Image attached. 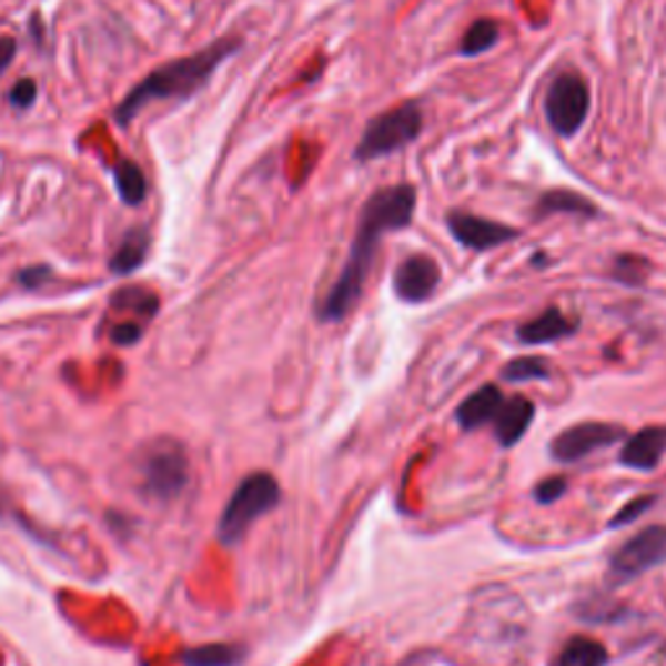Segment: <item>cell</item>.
Here are the masks:
<instances>
[{
  "mask_svg": "<svg viewBox=\"0 0 666 666\" xmlns=\"http://www.w3.org/2000/svg\"><path fill=\"white\" fill-rule=\"evenodd\" d=\"M416 211V191L408 183L381 188L365 201L360 214L357 234L352 240L350 259H346L342 274H339L336 284L331 286V292L325 294L321 307H317V317L323 323H339L357 307V302L365 292L370 269H373L377 242L385 232L406 230L412 224Z\"/></svg>",
  "mask_w": 666,
  "mask_h": 666,
  "instance_id": "6da1fadb",
  "label": "cell"
},
{
  "mask_svg": "<svg viewBox=\"0 0 666 666\" xmlns=\"http://www.w3.org/2000/svg\"><path fill=\"white\" fill-rule=\"evenodd\" d=\"M238 50L240 40H219L211 44L209 50H201L191 58L172 60V63L157 68L154 73H149L147 79L118 104V123L128 125L154 100H185V97L195 94L199 89L206 87L211 75L216 73V68Z\"/></svg>",
  "mask_w": 666,
  "mask_h": 666,
  "instance_id": "7a4b0ae2",
  "label": "cell"
},
{
  "mask_svg": "<svg viewBox=\"0 0 666 666\" xmlns=\"http://www.w3.org/2000/svg\"><path fill=\"white\" fill-rule=\"evenodd\" d=\"M279 500H282V487H279L274 474H248L245 480L238 484V490L232 492L230 503L224 505V513L216 526L219 539H222L226 547L238 544L242 536L250 532V526H253L255 521L276 508Z\"/></svg>",
  "mask_w": 666,
  "mask_h": 666,
  "instance_id": "3957f363",
  "label": "cell"
},
{
  "mask_svg": "<svg viewBox=\"0 0 666 666\" xmlns=\"http://www.w3.org/2000/svg\"><path fill=\"white\" fill-rule=\"evenodd\" d=\"M422 128H425V118H422L420 104H398V108L370 120L357 149H354V159L357 162H373V159L396 154V151L420 139Z\"/></svg>",
  "mask_w": 666,
  "mask_h": 666,
  "instance_id": "277c9868",
  "label": "cell"
},
{
  "mask_svg": "<svg viewBox=\"0 0 666 666\" xmlns=\"http://www.w3.org/2000/svg\"><path fill=\"white\" fill-rule=\"evenodd\" d=\"M141 480L149 497L170 503L188 487V456L175 441L151 443L141 458Z\"/></svg>",
  "mask_w": 666,
  "mask_h": 666,
  "instance_id": "5b68a950",
  "label": "cell"
},
{
  "mask_svg": "<svg viewBox=\"0 0 666 666\" xmlns=\"http://www.w3.org/2000/svg\"><path fill=\"white\" fill-rule=\"evenodd\" d=\"M588 110H592V92H588L583 75L567 71L552 79L547 100H544V112H547L552 131L563 139H571L586 123Z\"/></svg>",
  "mask_w": 666,
  "mask_h": 666,
  "instance_id": "8992f818",
  "label": "cell"
},
{
  "mask_svg": "<svg viewBox=\"0 0 666 666\" xmlns=\"http://www.w3.org/2000/svg\"><path fill=\"white\" fill-rule=\"evenodd\" d=\"M666 563V526H648L609 557V578L625 583Z\"/></svg>",
  "mask_w": 666,
  "mask_h": 666,
  "instance_id": "52a82bcc",
  "label": "cell"
},
{
  "mask_svg": "<svg viewBox=\"0 0 666 666\" xmlns=\"http://www.w3.org/2000/svg\"><path fill=\"white\" fill-rule=\"evenodd\" d=\"M623 437L625 430L619 425H609V422H581V425L563 430L549 443V453L559 464H575V461L592 456L594 451L619 443Z\"/></svg>",
  "mask_w": 666,
  "mask_h": 666,
  "instance_id": "ba28073f",
  "label": "cell"
},
{
  "mask_svg": "<svg viewBox=\"0 0 666 666\" xmlns=\"http://www.w3.org/2000/svg\"><path fill=\"white\" fill-rule=\"evenodd\" d=\"M445 224H448V232L453 234V240H456L458 245L476 250V253L505 245V242H513L521 234L516 226L466 214V211H451L448 219H445Z\"/></svg>",
  "mask_w": 666,
  "mask_h": 666,
  "instance_id": "9c48e42d",
  "label": "cell"
},
{
  "mask_svg": "<svg viewBox=\"0 0 666 666\" xmlns=\"http://www.w3.org/2000/svg\"><path fill=\"white\" fill-rule=\"evenodd\" d=\"M441 266H437L435 259L430 255H408L393 271V292H396L398 300L408 302V305H420L433 297L441 286Z\"/></svg>",
  "mask_w": 666,
  "mask_h": 666,
  "instance_id": "30bf717a",
  "label": "cell"
},
{
  "mask_svg": "<svg viewBox=\"0 0 666 666\" xmlns=\"http://www.w3.org/2000/svg\"><path fill=\"white\" fill-rule=\"evenodd\" d=\"M666 456V427H643L630 435L619 451V464L635 472H654Z\"/></svg>",
  "mask_w": 666,
  "mask_h": 666,
  "instance_id": "8fae6325",
  "label": "cell"
},
{
  "mask_svg": "<svg viewBox=\"0 0 666 666\" xmlns=\"http://www.w3.org/2000/svg\"><path fill=\"white\" fill-rule=\"evenodd\" d=\"M536 414V406L532 398L526 396H511L503 401V406L495 414V437L503 448H513L521 437L528 433Z\"/></svg>",
  "mask_w": 666,
  "mask_h": 666,
  "instance_id": "7c38bea8",
  "label": "cell"
},
{
  "mask_svg": "<svg viewBox=\"0 0 666 666\" xmlns=\"http://www.w3.org/2000/svg\"><path fill=\"white\" fill-rule=\"evenodd\" d=\"M575 329H578V323L571 321V317H567L563 313V310H559V307H547L542 315H536L528 323L518 325L516 336H518L521 344L539 346V344L563 342V339L573 336Z\"/></svg>",
  "mask_w": 666,
  "mask_h": 666,
  "instance_id": "4fadbf2b",
  "label": "cell"
},
{
  "mask_svg": "<svg viewBox=\"0 0 666 666\" xmlns=\"http://www.w3.org/2000/svg\"><path fill=\"white\" fill-rule=\"evenodd\" d=\"M503 391L497 389V385H482V389H476L472 396H466L461 401V406L456 408V420L458 425L468 430V433H474V430H480L487 425V422L495 420L497 408L503 406Z\"/></svg>",
  "mask_w": 666,
  "mask_h": 666,
  "instance_id": "5bb4252c",
  "label": "cell"
},
{
  "mask_svg": "<svg viewBox=\"0 0 666 666\" xmlns=\"http://www.w3.org/2000/svg\"><path fill=\"white\" fill-rule=\"evenodd\" d=\"M147 253H149V232L141 230V226H135V230L128 232L123 242H120L118 253L112 255L110 261L112 274L118 276L133 274V271L147 261Z\"/></svg>",
  "mask_w": 666,
  "mask_h": 666,
  "instance_id": "9a60e30c",
  "label": "cell"
},
{
  "mask_svg": "<svg viewBox=\"0 0 666 666\" xmlns=\"http://www.w3.org/2000/svg\"><path fill=\"white\" fill-rule=\"evenodd\" d=\"M547 214H575V216H596L599 209L596 203L588 199H583L581 193L573 191H547L536 203V216H547Z\"/></svg>",
  "mask_w": 666,
  "mask_h": 666,
  "instance_id": "2e32d148",
  "label": "cell"
},
{
  "mask_svg": "<svg viewBox=\"0 0 666 666\" xmlns=\"http://www.w3.org/2000/svg\"><path fill=\"white\" fill-rule=\"evenodd\" d=\"M609 650L599 640L586 638V635H575L559 650L557 666H607Z\"/></svg>",
  "mask_w": 666,
  "mask_h": 666,
  "instance_id": "e0dca14e",
  "label": "cell"
},
{
  "mask_svg": "<svg viewBox=\"0 0 666 666\" xmlns=\"http://www.w3.org/2000/svg\"><path fill=\"white\" fill-rule=\"evenodd\" d=\"M242 650L240 646H232V643H209V646H199V648H188L183 654V664L185 666H238L242 662Z\"/></svg>",
  "mask_w": 666,
  "mask_h": 666,
  "instance_id": "ac0fdd59",
  "label": "cell"
},
{
  "mask_svg": "<svg viewBox=\"0 0 666 666\" xmlns=\"http://www.w3.org/2000/svg\"><path fill=\"white\" fill-rule=\"evenodd\" d=\"M500 42V24L495 19H476L461 40V56L476 58Z\"/></svg>",
  "mask_w": 666,
  "mask_h": 666,
  "instance_id": "d6986e66",
  "label": "cell"
},
{
  "mask_svg": "<svg viewBox=\"0 0 666 666\" xmlns=\"http://www.w3.org/2000/svg\"><path fill=\"white\" fill-rule=\"evenodd\" d=\"M115 185L120 201L128 203V206H141L143 199H147V178H143L139 167L128 162V159L115 167Z\"/></svg>",
  "mask_w": 666,
  "mask_h": 666,
  "instance_id": "ffe728a7",
  "label": "cell"
},
{
  "mask_svg": "<svg viewBox=\"0 0 666 666\" xmlns=\"http://www.w3.org/2000/svg\"><path fill=\"white\" fill-rule=\"evenodd\" d=\"M112 307L131 310V313L147 317L149 321V317L157 313L159 300L154 292L143 290V286H125V290H118L115 294H112Z\"/></svg>",
  "mask_w": 666,
  "mask_h": 666,
  "instance_id": "44dd1931",
  "label": "cell"
},
{
  "mask_svg": "<svg viewBox=\"0 0 666 666\" xmlns=\"http://www.w3.org/2000/svg\"><path fill=\"white\" fill-rule=\"evenodd\" d=\"M503 377L508 383H528V381H547L549 365L542 357H518L511 360L503 367Z\"/></svg>",
  "mask_w": 666,
  "mask_h": 666,
  "instance_id": "7402d4cb",
  "label": "cell"
},
{
  "mask_svg": "<svg viewBox=\"0 0 666 666\" xmlns=\"http://www.w3.org/2000/svg\"><path fill=\"white\" fill-rule=\"evenodd\" d=\"M650 274V263L640 255H617L615 266H612V276L625 286H643Z\"/></svg>",
  "mask_w": 666,
  "mask_h": 666,
  "instance_id": "603a6c76",
  "label": "cell"
},
{
  "mask_svg": "<svg viewBox=\"0 0 666 666\" xmlns=\"http://www.w3.org/2000/svg\"><path fill=\"white\" fill-rule=\"evenodd\" d=\"M654 503H656V495H640V497L630 500V503L623 505V508H619L617 516L609 521V528H623V526H627V524H633V521H635V518H640L643 513H646Z\"/></svg>",
  "mask_w": 666,
  "mask_h": 666,
  "instance_id": "cb8c5ba5",
  "label": "cell"
},
{
  "mask_svg": "<svg viewBox=\"0 0 666 666\" xmlns=\"http://www.w3.org/2000/svg\"><path fill=\"white\" fill-rule=\"evenodd\" d=\"M565 492H567L565 476H547V480H542L534 487V497L539 505H552V503H557Z\"/></svg>",
  "mask_w": 666,
  "mask_h": 666,
  "instance_id": "d4e9b609",
  "label": "cell"
},
{
  "mask_svg": "<svg viewBox=\"0 0 666 666\" xmlns=\"http://www.w3.org/2000/svg\"><path fill=\"white\" fill-rule=\"evenodd\" d=\"M11 104L13 108H19V110H29L34 104V100H37V83L32 81V79H24V81H19L17 87L11 89Z\"/></svg>",
  "mask_w": 666,
  "mask_h": 666,
  "instance_id": "484cf974",
  "label": "cell"
},
{
  "mask_svg": "<svg viewBox=\"0 0 666 666\" xmlns=\"http://www.w3.org/2000/svg\"><path fill=\"white\" fill-rule=\"evenodd\" d=\"M141 323H118L115 329L110 331V342L115 346H133L141 339Z\"/></svg>",
  "mask_w": 666,
  "mask_h": 666,
  "instance_id": "4316f807",
  "label": "cell"
},
{
  "mask_svg": "<svg viewBox=\"0 0 666 666\" xmlns=\"http://www.w3.org/2000/svg\"><path fill=\"white\" fill-rule=\"evenodd\" d=\"M44 279H50L48 266H29L19 271V284L24 286V290H37V286L44 284Z\"/></svg>",
  "mask_w": 666,
  "mask_h": 666,
  "instance_id": "83f0119b",
  "label": "cell"
},
{
  "mask_svg": "<svg viewBox=\"0 0 666 666\" xmlns=\"http://www.w3.org/2000/svg\"><path fill=\"white\" fill-rule=\"evenodd\" d=\"M13 56H17V42L9 40V37H6V40H0V75H3L6 68L11 65Z\"/></svg>",
  "mask_w": 666,
  "mask_h": 666,
  "instance_id": "f1b7e54d",
  "label": "cell"
},
{
  "mask_svg": "<svg viewBox=\"0 0 666 666\" xmlns=\"http://www.w3.org/2000/svg\"><path fill=\"white\" fill-rule=\"evenodd\" d=\"M0 513H3V511H0Z\"/></svg>",
  "mask_w": 666,
  "mask_h": 666,
  "instance_id": "f546056e",
  "label": "cell"
}]
</instances>
